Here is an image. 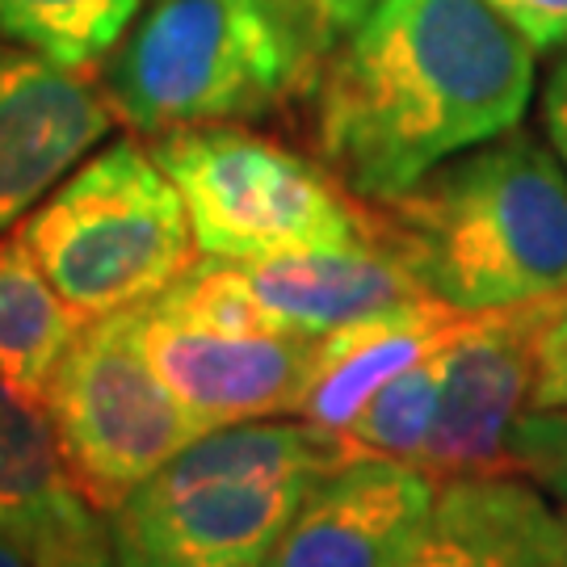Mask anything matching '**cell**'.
<instances>
[{
    "label": "cell",
    "mask_w": 567,
    "mask_h": 567,
    "mask_svg": "<svg viewBox=\"0 0 567 567\" xmlns=\"http://www.w3.org/2000/svg\"><path fill=\"white\" fill-rule=\"evenodd\" d=\"M534 47L487 0H374L324 55L316 143L365 203H391L437 164L517 131Z\"/></svg>",
    "instance_id": "cell-1"
},
{
    "label": "cell",
    "mask_w": 567,
    "mask_h": 567,
    "mask_svg": "<svg viewBox=\"0 0 567 567\" xmlns=\"http://www.w3.org/2000/svg\"><path fill=\"white\" fill-rule=\"evenodd\" d=\"M374 231L433 299L471 316L567 295V168L522 131L437 164L383 203Z\"/></svg>",
    "instance_id": "cell-2"
},
{
    "label": "cell",
    "mask_w": 567,
    "mask_h": 567,
    "mask_svg": "<svg viewBox=\"0 0 567 567\" xmlns=\"http://www.w3.org/2000/svg\"><path fill=\"white\" fill-rule=\"evenodd\" d=\"M349 450L311 421H244L198 437L105 513L118 567H261Z\"/></svg>",
    "instance_id": "cell-3"
},
{
    "label": "cell",
    "mask_w": 567,
    "mask_h": 567,
    "mask_svg": "<svg viewBox=\"0 0 567 567\" xmlns=\"http://www.w3.org/2000/svg\"><path fill=\"white\" fill-rule=\"evenodd\" d=\"M316 55L274 0H152L105 68L110 105L135 131L257 118Z\"/></svg>",
    "instance_id": "cell-4"
},
{
    "label": "cell",
    "mask_w": 567,
    "mask_h": 567,
    "mask_svg": "<svg viewBox=\"0 0 567 567\" xmlns=\"http://www.w3.org/2000/svg\"><path fill=\"white\" fill-rule=\"evenodd\" d=\"M42 274L84 320L152 303L194 265V227L152 147L122 140L84 161L21 224Z\"/></svg>",
    "instance_id": "cell-5"
},
{
    "label": "cell",
    "mask_w": 567,
    "mask_h": 567,
    "mask_svg": "<svg viewBox=\"0 0 567 567\" xmlns=\"http://www.w3.org/2000/svg\"><path fill=\"white\" fill-rule=\"evenodd\" d=\"M152 156L177 185L194 244L206 257L261 261L374 240V227L344 198L337 177L240 126L164 131Z\"/></svg>",
    "instance_id": "cell-6"
},
{
    "label": "cell",
    "mask_w": 567,
    "mask_h": 567,
    "mask_svg": "<svg viewBox=\"0 0 567 567\" xmlns=\"http://www.w3.org/2000/svg\"><path fill=\"white\" fill-rule=\"evenodd\" d=\"M42 412L93 513L118 508L168 458L210 433L156 374L143 349L140 307L84 324L47 383Z\"/></svg>",
    "instance_id": "cell-7"
},
{
    "label": "cell",
    "mask_w": 567,
    "mask_h": 567,
    "mask_svg": "<svg viewBox=\"0 0 567 567\" xmlns=\"http://www.w3.org/2000/svg\"><path fill=\"white\" fill-rule=\"evenodd\" d=\"M564 303L567 295H550L522 307L480 311L450 341L437 421L416 463L425 475L442 484L463 475L513 471L508 437L529 408L538 337Z\"/></svg>",
    "instance_id": "cell-8"
},
{
    "label": "cell",
    "mask_w": 567,
    "mask_h": 567,
    "mask_svg": "<svg viewBox=\"0 0 567 567\" xmlns=\"http://www.w3.org/2000/svg\"><path fill=\"white\" fill-rule=\"evenodd\" d=\"M140 332L164 386L210 433L290 412L299 416L320 353V337L307 332H231L156 303L140 307Z\"/></svg>",
    "instance_id": "cell-9"
},
{
    "label": "cell",
    "mask_w": 567,
    "mask_h": 567,
    "mask_svg": "<svg viewBox=\"0 0 567 567\" xmlns=\"http://www.w3.org/2000/svg\"><path fill=\"white\" fill-rule=\"evenodd\" d=\"M437 496L416 463L349 458L307 496L261 567H408Z\"/></svg>",
    "instance_id": "cell-10"
},
{
    "label": "cell",
    "mask_w": 567,
    "mask_h": 567,
    "mask_svg": "<svg viewBox=\"0 0 567 567\" xmlns=\"http://www.w3.org/2000/svg\"><path fill=\"white\" fill-rule=\"evenodd\" d=\"M110 126L114 110L76 68L0 42V231L42 203Z\"/></svg>",
    "instance_id": "cell-11"
},
{
    "label": "cell",
    "mask_w": 567,
    "mask_h": 567,
    "mask_svg": "<svg viewBox=\"0 0 567 567\" xmlns=\"http://www.w3.org/2000/svg\"><path fill=\"white\" fill-rule=\"evenodd\" d=\"M408 567H567V513L513 471L442 480Z\"/></svg>",
    "instance_id": "cell-12"
},
{
    "label": "cell",
    "mask_w": 567,
    "mask_h": 567,
    "mask_svg": "<svg viewBox=\"0 0 567 567\" xmlns=\"http://www.w3.org/2000/svg\"><path fill=\"white\" fill-rule=\"evenodd\" d=\"M236 269L265 324L307 337H324L332 328L429 295L379 236L349 248L236 261Z\"/></svg>",
    "instance_id": "cell-13"
},
{
    "label": "cell",
    "mask_w": 567,
    "mask_h": 567,
    "mask_svg": "<svg viewBox=\"0 0 567 567\" xmlns=\"http://www.w3.org/2000/svg\"><path fill=\"white\" fill-rule=\"evenodd\" d=\"M466 324H471V311H458L425 295V299L332 328L320 337L316 374H311L299 416L341 437L379 386L433 353H442Z\"/></svg>",
    "instance_id": "cell-14"
},
{
    "label": "cell",
    "mask_w": 567,
    "mask_h": 567,
    "mask_svg": "<svg viewBox=\"0 0 567 567\" xmlns=\"http://www.w3.org/2000/svg\"><path fill=\"white\" fill-rule=\"evenodd\" d=\"M0 529L13 534L39 567L105 543L93 505L76 492L63 466L47 412L21 400L4 383H0Z\"/></svg>",
    "instance_id": "cell-15"
},
{
    "label": "cell",
    "mask_w": 567,
    "mask_h": 567,
    "mask_svg": "<svg viewBox=\"0 0 567 567\" xmlns=\"http://www.w3.org/2000/svg\"><path fill=\"white\" fill-rule=\"evenodd\" d=\"M84 324L89 320L42 274L21 227L0 236V383L42 408L51 374Z\"/></svg>",
    "instance_id": "cell-16"
},
{
    "label": "cell",
    "mask_w": 567,
    "mask_h": 567,
    "mask_svg": "<svg viewBox=\"0 0 567 567\" xmlns=\"http://www.w3.org/2000/svg\"><path fill=\"white\" fill-rule=\"evenodd\" d=\"M143 0H0V39L63 68H89L110 55Z\"/></svg>",
    "instance_id": "cell-17"
},
{
    "label": "cell",
    "mask_w": 567,
    "mask_h": 567,
    "mask_svg": "<svg viewBox=\"0 0 567 567\" xmlns=\"http://www.w3.org/2000/svg\"><path fill=\"white\" fill-rule=\"evenodd\" d=\"M450 349V344H446ZM446 349L433 353L412 370L383 383L365 408L341 433L349 458H395V463H421L425 442L442 404V379H446Z\"/></svg>",
    "instance_id": "cell-18"
},
{
    "label": "cell",
    "mask_w": 567,
    "mask_h": 567,
    "mask_svg": "<svg viewBox=\"0 0 567 567\" xmlns=\"http://www.w3.org/2000/svg\"><path fill=\"white\" fill-rule=\"evenodd\" d=\"M508 463L567 505V408H526L508 437Z\"/></svg>",
    "instance_id": "cell-19"
},
{
    "label": "cell",
    "mask_w": 567,
    "mask_h": 567,
    "mask_svg": "<svg viewBox=\"0 0 567 567\" xmlns=\"http://www.w3.org/2000/svg\"><path fill=\"white\" fill-rule=\"evenodd\" d=\"M374 0H274V9L290 21V30L303 39V47L324 60L328 51L370 13Z\"/></svg>",
    "instance_id": "cell-20"
},
{
    "label": "cell",
    "mask_w": 567,
    "mask_h": 567,
    "mask_svg": "<svg viewBox=\"0 0 567 567\" xmlns=\"http://www.w3.org/2000/svg\"><path fill=\"white\" fill-rule=\"evenodd\" d=\"M529 408H567V303L550 316V324L538 337Z\"/></svg>",
    "instance_id": "cell-21"
},
{
    "label": "cell",
    "mask_w": 567,
    "mask_h": 567,
    "mask_svg": "<svg viewBox=\"0 0 567 567\" xmlns=\"http://www.w3.org/2000/svg\"><path fill=\"white\" fill-rule=\"evenodd\" d=\"M487 4H492L534 51L567 47V0H487Z\"/></svg>",
    "instance_id": "cell-22"
},
{
    "label": "cell",
    "mask_w": 567,
    "mask_h": 567,
    "mask_svg": "<svg viewBox=\"0 0 567 567\" xmlns=\"http://www.w3.org/2000/svg\"><path fill=\"white\" fill-rule=\"evenodd\" d=\"M543 122H547L555 156H559V164L567 168V51H564V60L550 68L547 89H543Z\"/></svg>",
    "instance_id": "cell-23"
},
{
    "label": "cell",
    "mask_w": 567,
    "mask_h": 567,
    "mask_svg": "<svg viewBox=\"0 0 567 567\" xmlns=\"http://www.w3.org/2000/svg\"><path fill=\"white\" fill-rule=\"evenodd\" d=\"M51 567H118L114 564V555H110V543H97V547H84L76 555H63L55 559Z\"/></svg>",
    "instance_id": "cell-24"
},
{
    "label": "cell",
    "mask_w": 567,
    "mask_h": 567,
    "mask_svg": "<svg viewBox=\"0 0 567 567\" xmlns=\"http://www.w3.org/2000/svg\"><path fill=\"white\" fill-rule=\"evenodd\" d=\"M0 567H39V564H34V555L21 547L13 534L0 529Z\"/></svg>",
    "instance_id": "cell-25"
},
{
    "label": "cell",
    "mask_w": 567,
    "mask_h": 567,
    "mask_svg": "<svg viewBox=\"0 0 567 567\" xmlns=\"http://www.w3.org/2000/svg\"><path fill=\"white\" fill-rule=\"evenodd\" d=\"M564 513H567V505H564Z\"/></svg>",
    "instance_id": "cell-26"
}]
</instances>
